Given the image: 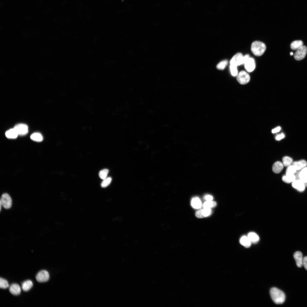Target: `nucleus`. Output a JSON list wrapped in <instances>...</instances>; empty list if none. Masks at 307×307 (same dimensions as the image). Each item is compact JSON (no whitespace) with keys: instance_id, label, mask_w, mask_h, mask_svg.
<instances>
[{"instance_id":"72a5a7b5","label":"nucleus","mask_w":307,"mask_h":307,"mask_svg":"<svg viewBox=\"0 0 307 307\" xmlns=\"http://www.w3.org/2000/svg\"><path fill=\"white\" fill-rule=\"evenodd\" d=\"M284 137V134L283 133H282L281 134L277 135L275 137V139L277 140H279L283 138Z\"/></svg>"},{"instance_id":"6ab92c4d","label":"nucleus","mask_w":307,"mask_h":307,"mask_svg":"<svg viewBox=\"0 0 307 307\" xmlns=\"http://www.w3.org/2000/svg\"><path fill=\"white\" fill-rule=\"evenodd\" d=\"M247 236L252 243H256L259 240V236L256 233L253 232H250Z\"/></svg>"},{"instance_id":"20e7f679","label":"nucleus","mask_w":307,"mask_h":307,"mask_svg":"<svg viewBox=\"0 0 307 307\" xmlns=\"http://www.w3.org/2000/svg\"><path fill=\"white\" fill-rule=\"evenodd\" d=\"M250 77L249 74L245 71H240L237 75V80L240 84H247L250 81Z\"/></svg>"},{"instance_id":"423d86ee","label":"nucleus","mask_w":307,"mask_h":307,"mask_svg":"<svg viewBox=\"0 0 307 307\" xmlns=\"http://www.w3.org/2000/svg\"><path fill=\"white\" fill-rule=\"evenodd\" d=\"M307 52V47L303 45L297 50L294 55V57L297 60H301L304 58Z\"/></svg>"},{"instance_id":"7c9ffc66","label":"nucleus","mask_w":307,"mask_h":307,"mask_svg":"<svg viewBox=\"0 0 307 307\" xmlns=\"http://www.w3.org/2000/svg\"><path fill=\"white\" fill-rule=\"evenodd\" d=\"M228 61L224 60L219 62L217 65L216 67L219 70H223L228 64Z\"/></svg>"},{"instance_id":"4be33fe9","label":"nucleus","mask_w":307,"mask_h":307,"mask_svg":"<svg viewBox=\"0 0 307 307\" xmlns=\"http://www.w3.org/2000/svg\"><path fill=\"white\" fill-rule=\"evenodd\" d=\"M303 43L301 40H296L293 42L291 44V49L294 50H297L303 46Z\"/></svg>"},{"instance_id":"c9c22d12","label":"nucleus","mask_w":307,"mask_h":307,"mask_svg":"<svg viewBox=\"0 0 307 307\" xmlns=\"http://www.w3.org/2000/svg\"><path fill=\"white\" fill-rule=\"evenodd\" d=\"M204 198L207 201H212L213 199V197L209 195H206L205 196Z\"/></svg>"},{"instance_id":"0eeeda50","label":"nucleus","mask_w":307,"mask_h":307,"mask_svg":"<svg viewBox=\"0 0 307 307\" xmlns=\"http://www.w3.org/2000/svg\"><path fill=\"white\" fill-rule=\"evenodd\" d=\"M49 274L48 272L45 270L40 271L36 276L37 281L40 283L46 282L49 280Z\"/></svg>"},{"instance_id":"bb28decb","label":"nucleus","mask_w":307,"mask_h":307,"mask_svg":"<svg viewBox=\"0 0 307 307\" xmlns=\"http://www.w3.org/2000/svg\"><path fill=\"white\" fill-rule=\"evenodd\" d=\"M296 170L294 167L293 165H291L288 167L287 169L286 175H293Z\"/></svg>"},{"instance_id":"5701e85b","label":"nucleus","mask_w":307,"mask_h":307,"mask_svg":"<svg viewBox=\"0 0 307 307\" xmlns=\"http://www.w3.org/2000/svg\"><path fill=\"white\" fill-rule=\"evenodd\" d=\"M282 180L284 182L289 183L293 182L295 180V177L294 175H283L282 177Z\"/></svg>"},{"instance_id":"1a4fd4ad","label":"nucleus","mask_w":307,"mask_h":307,"mask_svg":"<svg viewBox=\"0 0 307 307\" xmlns=\"http://www.w3.org/2000/svg\"><path fill=\"white\" fill-rule=\"evenodd\" d=\"M244 64L245 69L248 72H251L253 71L256 67L255 60L252 57H250L246 61Z\"/></svg>"},{"instance_id":"39448f33","label":"nucleus","mask_w":307,"mask_h":307,"mask_svg":"<svg viewBox=\"0 0 307 307\" xmlns=\"http://www.w3.org/2000/svg\"><path fill=\"white\" fill-rule=\"evenodd\" d=\"M0 203L5 208H10L12 206V201L9 195L6 193L3 194L1 196Z\"/></svg>"},{"instance_id":"412c9836","label":"nucleus","mask_w":307,"mask_h":307,"mask_svg":"<svg viewBox=\"0 0 307 307\" xmlns=\"http://www.w3.org/2000/svg\"><path fill=\"white\" fill-rule=\"evenodd\" d=\"M299 177L300 180L304 183L307 182V167L300 170Z\"/></svg>"},{"instance_id":"c85d7f7f","label":"nucleus","mask_w":307,"mask_h":307,"mask_svg":"<svg viewBox=\"0 0 307 307\" xmlns=\"http://www.w3.org/2000/svg\"><path fill=\"white\" fill-rule=\"evenodd\" d=\"M9 285L7 281L1 277L0 278V287L1 289H6L9 287Z\"/></svg>"},{"instance_id":"aec40b11","label":"nucleus","mask_w":307,"mask_h":307,"mask_svg":"<svg viewBox=\"0 0 307 307\" xmlns=\"http://www.w3.org/2000/svg\"><path fill=\"white\" fill-rule=\"evenodd\" d=\"M33 283L32 281L29 280H27L24 282L22 285V288L24 291H29L32 287Z\"/></svg>"},{"instance_id":"e433bc0d","label":"nucleus","mask_w":307,"mask_h":307,"mask_svg":"<svg viewBox=\"0 0 307 307\" xmlns=\"http://www.w3.org/2000/svg\"><path fill=\"white\" fill-rule=\"evenodd\" d=\"M281 129V128L280 127H277V128L273 129L272 130V132L273 133H274L278 132L280 131Z\"/></svg>"},{"instance_id":"6e6552de","label":"nucleus","mask_w":307,"mask_h":307,"mask_svg":"<svg viewBox=\"0 0 307 307\" xmlns=\"http://www.w3.org/2000/svg\"><path fill=\"white\" fill-rule=\"evenodd\" d=\"M14 128L16 131L18 135H25L28 131V126L24 124H18L16 125Z\"/></svg>"},{"instance_id":"f704fd0d","label":"nucleus","mask_w":307,"mask_h":307,"mask_svg":"<svg viewBox=\"0 0 307 307\" xmlns=\"http://www.w3.org/2000/svg\"><path fill=\"white\" fill-rule=\"evenodd\" d=\"M300 170H296L294 173V175L295 177V180H300L299 174Z\"/></svg>"},{"instance_id":"ddd939ff","label":"nucleus","mask_w":307,"mask_h":307,"mask_svg":"<svg viewBox=\"0 0 307 307\" xmlns=\"http://www.w3.org/2000/svg\"><path fill=\"white\" fill-rule=\"evenodd\" d=\"M10 292L14 295H18L21 293V289L19 285L16 283L12 284L9 289Z\"/></svg>"},{"instance_id":"f8f14e48","label":"nucleus","mask_w":307,"mask_h":307,"mask_svg":"<svg viewBox=\"0 0 307 307\" xmlns=\"http://www.w3.org/2000/svg\"><path fill=\"white\" fill-rule=\"evenodd\" d=\"M292 186L300 192L303 191L305 188L304 182L300 180H295L292 182Z\"/></svg>"},{"instance_id":"9d476101","label":"nucleus","mask_w":307,"mask_h":307,"mask_svg":"<svg viewBox=\"0 0 307 307\" xmlns=\"http://www.w3.org/2000/svg\"><path fill=\"white\" fill-rule=\"evenodd\" d=\"M211 213V208H204L196 211L195 215L198 218H202L210 215Z\"/></svg>"},{"instance_id":"4468645a","label":"nucleus","mask_w":307,"mask_h":307,"mask_svg":"<svg viewBox=\"0 0 307 307\" xmlns=\"http://www.w3.org/2000/svg\"><path fill=\"white\" fill-rule=\"evenodd\" d=\"M293 165L297 170L302 169L307 166V162L304 160H301L293 162Z\"/></svg>"},{"instance_id":"dca6fc26","label":"nucleus","mask_w":307,"mask_h":307,"mask_svg":"<svg viewBox=\"0 0 307 307\" xmlns=\"http://www.w3.org/2000/svg\"><path fill=\"white\" fill-rule=\"evenodd\" d=\"M240 244L246 248H249L251 244V242L247 236L244 235L240 239Z\"/></svg>"},{"instance_id":"a878e982","label":"nucleus","mask_w":307,"mask_h":307,"mask_svg":"<svg viewBox=\"0 0 307 307\" xmlns=\"http://www.w3.org/2000/svg\"><path fill=\"white\" fill-rule=\"evenodd\" d=\"M217 204L216 202L212 201H207L204 202L203 205L204 208H210L216 206Z\"/></svg>"},{"instance_id":"cd10ccee","label":"nucleus","mask_w":307,"mask_h":307,"mask_svg":"<svg viewBox=\"0 0 307 307\" xmlns=\"http://www.w3.org/2000/svg\"><path fill=\"white\" fill-rule=\"evenodd\" d=\"M109 171L107 169H104L100 171L99 173V177L103 180H104L107 178V176Z\"/></svg>"},{"instance_id":"58836bf2","label":"nucleus","mask_w":307,"mask_h":307,"mask_svg":"<svg viewBox=\"0 0 307 307\" xmlns=\"http://www.w3.org/2000/svg\"><path fill=\"white\" fill-rule=\"evenodd\" d=\"M290 54L291 55H292L293 54V53L292 52H291L290 53Z\"/></svg>"},{"instance_id":"7ed1b4c3","label":"nucleus","mask_w":307,"mask_h":307,"mask_svg":"<svg viewBox=\"0 0 307 307\" xmlns=\"http://www.w3.org/2000/svg\"><path fill=\"white\" fill-rule=\"evenodd\" d=\"M250 57L249 55L243 56L241 53H238L235 55L230 61V64L237 66L244 64L246 61Z\"/></svg>"},{"instance_id":"f3484780","label":"nucleus","mask_w":307,"mask_h":307,"mask_svg":"<svg viewBox=\"0 0 307 307\" xmlns=\"http://www.w3.org/2000/svg\"><path fill=\"white\" fill-rule=\"evenodd\" d=\"M202 205L201 201L198 198L196 197L193 198L192 200L191 205L194 208L199 209L201 208Z\"/></svg>"},{"instance_id":"c756f323","label":"nucleus","mask_w":307,"mask_h":307,"mask_svg":"<svg viewBox=\"0 0 307 307\" xmlns=\"http://www.w3.org/2000/svg\"><path fill=\"white\" fill-rule=\"evenodd\" d=\"M112 181V178L111 177L106 178L103 180L101 183V186L102 188H105L109 186Z\"/></svg>"},{"instance_id":"f257e3e1","label":"nucleus","mask_w":307,"mask_h":307,"mask_svg":"<svg viewBox=\"0 0 307 307\" xmlns=\"http://www.w3.org/2000/svg\"><path fill=\"white\" fill-rule=\"evenodd\" d=\"M270 294L274 302L277 304H281L285 301V296L284 293L279 289L273 287L270 290Z\"/></svg>"},{"instance_id":"2f4dec72","label":"nucleus","mask_w":307,"mask_h":307,"mask_svg":"<svg viewBox=\"0 0 307 307\" xmlns=\"http://www.w3.org/2000/svg\"><path fill=\"white\" fill-rule=\"evenodd\" d=\"M230 68L231 73L233 76H235L238 74L237 66L233 65H230Z\"/></svg>"},{"instance_id":"a211bd4d","label":"nucleus","mask_w":307,"mask_h":307,"mask_svg":"<svg viewBox=\"0 0 307 307\" xmlns=\"http://www.w3.org/2000/svg\"><path fill=\"white\" fill-rule=\"evenodd\" d=\"M5 135L8 138L14 139L17 137L18 134L15 129L13 128L7 131L5 133Z\"/></svg>"},{"instance_id":"9b49d317","label":"nucleus","mask_w":307,"mask_h":307,"mask_svg":"<svg viewBox=\"0 0 307 307\" xmlns=\"http://www.w3.org/2000/svg\"><path fill=\"white\" fill-rule=\"evenodd\" d=\"M293 257L297 266L298 267H301L303 265V259L302 253L300 251H296L294 254Z\"/></svg>"},{"instance_id":"f03ea898","label":"nucleus","mask_w":307,"mask_h":307,"mask_svg":"<svg viewBox=\"0 0 307 307\" xmlns=\"http://www.w3.org/2000/svg\"><path fill=\"white\" fill-rule=\"evenodd\" d=\"M266 48L265 44L259 41L253 42L251 45V50L252 53L256 56H260L264 52Z\"/></svg>"},{"instance_id":"393cba45","label":"nucleus","mask_w":307,"mask_h":307,"mask_svg":"<svg viewBox=\"0 0 307 307\" xmlns=\"http://www.w3.org/2000/svg\"><path fill=\"white\" fill-rule=\"evenodd\" d=\"M283 164L285 166L288 167L292 164L293 159L288 156H285L282 159Z\"/></svg>"},{"instance_id":"4c0bfd02","label":"nucleus","mask_w":307,"mask_h":307,"mask_svg":"<svg viewBox=\"0 0 307 307\" xmlns=\"http://www.w3.org/2000/svg\"><path fill=\"white\" fill-rule=\"evenodd\" d=\"M304 183L305 186L307 187V182H304Z\"/></svg>"},{"instance_id":"2eb2a0df","label":"nucleus","mask_w":307,"mask_h":307,"mask_svg":"<svg viewBox=\"0 0 307 307\" xmlns=\"http://www.w3.org/2000/svg\"><path fill=\"white\" fill-rule=\"evenodd\" d=\"M283 166L284 165L282 162L279 161H277L273 165V171L275 173H279L282 170Z\"/></svg>"},{"instance_id":"b1692460","label":"nucleus","mask_w":307,"mask_h":307,"mask_svg":"<svg viewBox=\"0 0 307 307\" xmlns=\"http://www.w3.org/2000/svg\"><path fill=\"white\" fill-rule=\"evenodd\" d=\"M30 138L34 141L38 142H41L43 140V137L42 134L38 132L32 134L30 136Z\"/></svg>"},{"instance_id":"473e14b6","label":"nucleus","mask_w":307,"mask_h":307,"mask_svg":"<svg viewBox=\"0 0 307 307\" xmlns=\"http://www.w3.org/2000/svg\"><path fill=\"white\" fill-rule=\"evenodd\" d=\"M303 265L305 269L307 270V256H305L303 258Z\"/></svg>"}]
</instances>
